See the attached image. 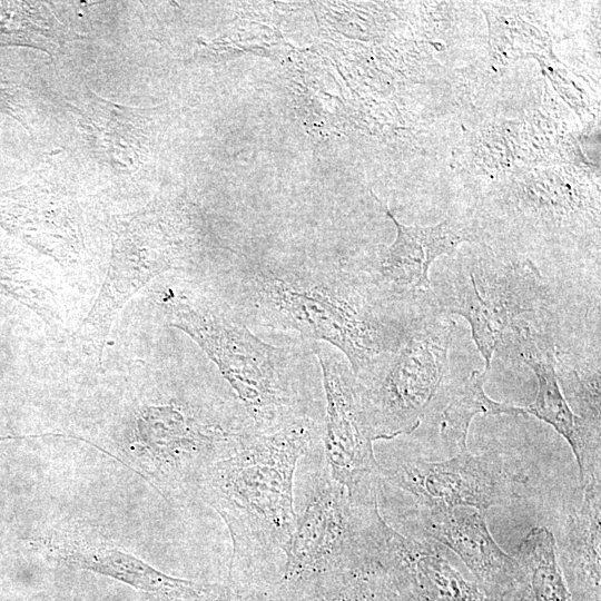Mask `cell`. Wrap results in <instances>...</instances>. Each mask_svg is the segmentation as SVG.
I'll use <instances>...</instances> for the list:
<instances>
[{"instance_id":"cell-1","label":"cell","mask_w":601,"mask_h":601,"mask_svg":"<svg viewBox=\"0 0 601 601\" xmlns=\"http://www.w3.org/2000/svg\"><path fill=\"white\" fill-rule=\"evenodd\" d=\"M322 436L323 425L314 417L273 432L252 428L226 443L197 475L193 486L229 530L231 573L285 561L296 521V467Z\"/></svg>"},{"instance_id":"cell-2","label":"cell","mask_w":601,"mask_h":601,"mask_svg":"<svg viewBox=\"0 0 601 601\" xmlns=\"http://www.w3.org/2000/svg\"><path fill=\"white\" fill-rule=\"evenodd\" d=\"M243 286L265 317L342 353L357 380L395 353L428 312L388 300L362 273L265 265L245 272Z\"/></svg>"},{"instance_id":"cell-3","label":"cell","mask_w":601,"mask_h":601,"mask_svg":"<svg viewBox=\"0 0 601 601\" xmlns=\"http://www.w3.org/2000/svg\"><path fill=\"white\" fill-rule=\"evenodd\" d=\"M469 246L445 256L432 273V300L437 313L460 315L469 323L489 374L494 354L522 317H536L535 327L544 331L561 321L568 306L562 284L544 276L530 259L484 243Z\"/></svg>"},{"instance_id":"cell-4","label":"cell","mask_w":601,"mask_h":601,"mask_svg":"<svg viewBox=\"0 0 601 601\" xmlns=\"http://www.w3.org/2000/svg\"><path fill=\"white\" fill-rule=\"evenodd\" d=\"M168 323L186 333L218 367L256 431L313 417L300 400L289 358L265 343L225 305L206 297L166 298Z\"/></svg>"},{"instance_id":"cell-5","label":"cell","mask_w":601,"mask_h":601,"mask_svg":"<svg viewBox=\"0 0 601 601\" xmlns=\"http://www.w3.org/2000/svg\"><path fill=\"white\" fill-rule=\"evenodd\" d=\"M455 322L430 311L410 327L398 349L373 373L357 380L374 442L413 433L454 386L450 347Z\"/></svg>"},{"instance_id":"cell-6","label":"cell","mask_w":601,"mask_h":601,"mask_svg":"<svg viewBox=\"0 0 601 601\" xmlns=\"http://www.w3.org/2000/svg\"><path fill=\"white\" fill-rule=\"evenodd\" d=\"M378 500L351 496L327 465L312 476L296 513L282 577L276 583L295 587L318 581L367 560L366 531Z\"/></svg>"},{"instance_id":"cell-7","label":"cell","mask_w":601,"mask_h":601,"mask_svg":"<svg viewBox=\"0 0 601 601\" xmlns=\"http://www.w3.org/2000/svg\"><path fill=\"white\" fill-rule=\"evenodd\" d=\"M157 206L117 219L111 258L97 299L75 337L99 358L111 325L125 304L180 260L183 246Z\"/></svg>"},{"instance_id":"cell-8","label":"cell","mask_w":601,"mask_h":601,"mask_svg":"<svg viewBox=\"0 0 601 601\" xmlns=\"http://www.w3.org/2000/svg\"><path fill=\"white\" fill-rule=\"evenodd\" d=\"M380 463V462H378ZM382 483L407 493L416 509H487L524 497L526 479L499 451L469 450L442 461L403 460L380 464Z\"/></svg>"},{"instance_id":"cell-9","label":"cell","mask_w":601,"mask_h":601,"mask_svg":"<svg viewBox=\"0 0 601 601\" xmlns=\"http://www.w3.org/2000/svg\"><path fill=\"white\" fill-rule=\"evenodd\" d=\"M313 352L321 366L326 400L323 440L329 473L352 497L376 500L382 487L380 463L356 376L332 346L314 343Z\"/></svg>"},{"instance_id":"cell-10","label":"cell","mask_w":601,"mask_h":601,"mask_svg":"<svg viewBox=\"0 0 601 601\" xmlns=\"http://www.w3.org/2000/svg\"><path fill=\"white\" fill-rule=\"evenodd\" d=\"M368 556L394 582L403 601H492L462 562L439 542L403 534L381 512L367 531Z\"/></svg>"},{"instance_id":"cell-11","label":"cell","mask_w":601,"mask_h":601,"mask_svg":"<svg viewBox=\"0 0 601 601\" xmlns=\"http://www.w3.org/2000/svg\"><path fill=\"white\" fill-rule=\"evenodd\" d=\"M396 228L390 246L381 247L361 272L388 300L410 308L433 304L430 274L441 257L462 244L481 243L479 228L469 217H449L431 226L405 225L385 207Z\"/></svg>"},{"instance_id":"cell-12","label":"cell","mask_w":601,"mask_h":601,"mask_svg":"<svg viewBox=\"0 0 601 601\" xmlns=\"http://www.w3.org/2000/svg\"><path fill=\"white\" fill-rule=\"evenodd\" d=\"M51 167L0 193V226L63 267L82 259V210Z\"/></svg>"},{"instance_id":"cell-13","label":"cell","mask_w":601,"mask_h":601,"mask_svg":"<svg viewBox=\"0 0 601 601\" xmlns=\"http://www.w3.org/2000/svg\"><path fill=\"white\" fill-rule=\"evenodd\" d=\"M501 347L515 353L534 373L536 395L524 410L552 426L568 442L578 464L581 486L591 479H601V428L587 424L569 406L559 383L552 339L523 319L512 327Z\"/></svg>"},{"instance_id":"cell-14","label":"cell","mask_w":601,"mask_h":601,"mask_svg":"<svg viewBox=\"0 0 601 601\" xmlns=\"http://www.w3.org/2000/svg\"><path fill=\"white\" fill-rule=\"evenodd\" d=\"M483 511L470 506L416 509L421 535L451 551L492 601L512 587L519 572L513 555L492 536Z\"/></svg>"},{"instance_id":"cell-15","label":"cell","mask_w":601,"mask_h":601,"mask_svg":"<svg viewBox=\"0 0 601 601\" xmlns=\"http://www.w3.org/2000/svg\"><path fill=\"white\" fill-rule=\"evenodd\" d=\"M73 109L85 145L100 164L122 175L140 170L150 149L148 109L107 100L90 89Z\"/></svg>"},{"instance_id":"cell-16","label":"cell","mask_w":601,"mask_h":601,"mask_svg":"<svg viewBox=\"0 0 601 601\" xmlns=\"http://www.w3.org/2000/svg\"><path fill=\"white\" fill-rule=\"evenodd\" d=\"M556 542L559 564L572 601H601V479L583 486Z\"/></svg>"},{"instance_id":"cell-17","label":"cell","mask_w":601,"mask_h":601,"mask_svg":"<svg viewBox=\"0 0 601 601\" xmlns=\"http://www.w3.org/2000/svg\"><path fill=\"white\" fill-rule=\"evenodd\" d=\"M556 551V540L550 530L532 528L512 554L519 572L499 601H572Z\"/></svg>"},{"instance_id":"cell-18","label":"cell","mask_w":601,"mask_h":601,"mask_svg":"<svg viewBox=\"0 0 601 601\" xmlns=\"http://www.w3.org/2000/svg\"><path fill=\"white\" fill-rule=\"evenodd\" d=\"M489 374L473 371L449 395L440 421V436L452 455L467 450L470 425L476 415H526L524 407L496 402L484 390Z\"/></svg>"},{"instance_id":"cell-19","label":"cell","mask_w":601,"mask_h":601,"mask_svg":"<svg viewBox=\"0 0 601 601\" xmlns=\"http://www.w3.org/2000/svg\"><path fill=\"white\" fill-rule=\"evenodd\" d=\"M70 35L40 2H0V45H21L52 55Z\"/></svg>"},{"instance_id":"cell-20","label":"cell","mask_w":601,"mask_h":601,"mask_svg":"<svg viewBox=\"0 0 601 601\" xmlns=\"http://www.w3.org/2000/svg\"><path fill=\"white\" fill-rule=\"evenodd\" d=\"M0 295L26 305L51 327L59 329L63 324L57 296L40 275L19 259L1 254Z\"/></svg>"},{"instance_id":"cell-21","label":"cell","mask_w":601,"mask_h":601,"mask_svg":"<svg viewBox=\"0 0 601 601\" xmlns=\"http://www.w3.org/2000/svg\"><path fill=\"white\" fill-rule=\"evenodd\" d=\"M321 581L327 601H402L390 575L373 560Z\"/></svg>"},{"instance_id":"cell-22","label":"cell","mask_w":601,"mask_h":601,"mask_svg":"<svg viewBox=\"0 0 601 601\" xmlns=\"http://www.w3.org/2000/svg\"><path fill=\"white\" fill-rule=\"evenodd\" d=\"M240 597L248 601H327L321 580L295 587L274 582Z\"/></svg>"},{"instance_id":"cell-23","label":"cell","mask_w":601,"mask_h":601,"mask_svg":"<svg viewBox=\"0 0 601 601\" xmlns=\"http://www.w3.org/2000/svg\"><path fill=\"white\" fill-rule=\"evenodd\" d=\"M22 109L18 89L6 77L0 75V112L16 118L26 127L21 117Z\"/></svg>"},{"instance_id":"cell-24","label":"cell","mask_w":601,"mask_h":601,"mask_svg":"<svg viewBox=\"0 0 601 601\" xmlns=\"http://www.w3.org/2000/svg\"><path fill=\"white\" fill-rule=\"evenodd\" d=\"M403 601V600H402Z\"/></svg>"}]
</instances>
